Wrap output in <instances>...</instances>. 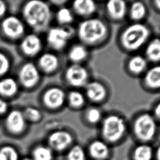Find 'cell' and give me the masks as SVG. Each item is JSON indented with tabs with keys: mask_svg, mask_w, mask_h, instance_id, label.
<instances>
[{
	"mask_svg": "<svg viewBox=\"0 0 160 160\" xmlns=\"http://www.w3.org/2000/svg\"><path fill=\"white\" fill-rule=\"evenodd\" d=\"M8 104L3 99H0V114H2L5 113L8 110Z\"/></svg>",
	"mask_w": 160,
	"mask_h": 160,
	"instance_id": "obj_34",
	"label": "cell"
},
{
	"mask_svg": "<svg viewBox=\"0 0 160 160\" xmlns=\"http://www.w3.org/2000/svg\"><path fill=\"white\" fill-rule=\"evenodd\" d=\"M65 77L69 84L75 87H80L87 84L88 72L86 69L81 65L74 64L67 69Z\"/></svg>",
	"mask_w": 160,
	"mask_h": 160,
	"instance_id": "obj_10",
	"label": "cell"
},
{
	"mask_svg": "<svg viewBox=\"0 0 160 160\" xmlns=\"http://www.w3.org/2000/svg\"><path fill=\"white\" fill-rule=\"evenodd\" d=\"M39 68L46 72H51L55 71L59 66L58 57L52 53H44L41 55L38 61Z\"/></svg>",
	"mask_w": 160,
	"mask_h": 160,
	"instance_id": "obj_17",
	"label": "cell"
},
{
	"mask_svg": "<svg viewBox=\"0 0 160 160\" xmlns=\"http://www.w3.org/2000/svg\"><path fill=\"white\" fill-rule=\"evenodd\" d=\"M65 99L64 92L59 88H51L44 94L42 100L46 106L50 109H57L61 107Z\"/></svg>",
	"mask_w": 160,
	"mask_h": 160,
	"instance_id": "obj_12",
	"label": "cell"
},
{
	"mask_svg": "<svg viewBox=\"0 0 160 160\" xmlns=\"http://www.w3.org/2000/svg\"><path fill=\"white\" fill-rule=\"evenodd\" d=\"M72 142L71 134L66 131L59 130L51 133L48 139V146L56 151H62L68 148Z\"/></svg>",
	"mask_w": 160,
	"mask_h": 160,
	"instance_id": "obj_11",
	"label": "cell"
},
{
	"mask_svg": "<svg viewBox=\"0 0 160 160\" xmlns=\"http://www.w3.org/2000/svg\"><path fill=\"white\" fill-rule=\"evenodd\" d=\"M72 7L76 13L81 16L92 14L96 10V4L91 0H78L73 2Z\"/></svg>",
	"mask_w": 160,
	"mask_h": 160,
	"instance_id": "obj_18",
	"label": "cell"
},
{
	"mask_svg": "<svg viewBox=\"0 0 160 160\" xmlns=\"http://www.w3.org/2000/svg\"><path fill=\"white\" fill-rule=\"evenodd\" d=\"M71 35L69 29L60 27L52 28L48 32L47 42L52 49L60 50L66 46Z\"/></svg>",
	"mask_w": 160,
	"mask_h": 160,
	"instance_id": "obj_6",
	"label": "cell"
},
{
	"mask_svg": "<svg viewBox=\"0 0 160 160\" xmlns=\"http://www.w3.org/2000/svg\"><path fill=\"white\" fill-rule=\"evenodd\" d=\"M125 130V122L123 119L118 116H109L102 122V135L106 139L110 142H114L121 139Z\"/></svg>",
	"mask_w": 160,
	"mask_h": 160,
	"instance_id": "obj_4",
	"label": "cell"
},
{
	"mask_svg": "<svg viewBox=\"0 0 160 160\" xmlns=\"http://www.w3.org/2000/svg\"><path fill=\"white\" fill-rule=\"evenodd\" d=\"M155 5L159 9H160V0H157V1H155Z\"/></svg>",
	"mask_w": 160,
	"mask_h": 160,
	"instance_id": "obj_38",
	"label": "cell"
},
{
	"mask_svg": "<svg viewBox=\"0 0 160 160\" xmlns=\"http://www.w3.org/2000/svg\"><path fill=\"white\" fill-rule=\"evenodd\" d=\"M23 115L26 120L32 122L39 121L41 118L40 111L33 107L26 108L24 111Z\"/></svg>",
	"mask_w": 160,
	"mask_h": 160,
	"instance_id": "obj_31",
	"label": "cell"
},
{
	"mask_svg": "<svg viewBox=\"0 0 160 160\" xmlns=\"http://www.w3.org/2000/svg\"><path fill=\"white\" fill-rule=\"evenodd\" d=\"M149 36V29L144 24L136 23L129 26L121 36L123 46L130 51L141 48Z\"/></svg>",
	"mask_w": 160,
	"mask_h": 160,
	"instance_id": "obj_3",
	"label": "cell"
},
{
	"mask_svg": "<svg viewBox=\"0 0 160 160\" xmlns=\"http://www.w3.org/2000/svg\"><path fill=\"white\" fill-rule=\"evenodd\" d=\"M152 156V149L147 144L137 146L133 153L134 160H151Z\"/></svg>",
	"mask_w": 160,
	"mask_h": 160,
	"instance_id": "obj_24",
	"label": "cell"
},
{
	"mask_svg": "<svg viewBox=\"0 0 160 160\" xmlns=\"http://www.w3.org/2000/svg\"><path fill=\"white\" fill-rule=\"evenodd\" d=\"M22 14L26 23L36 31L46 29L51 19L49 7L41 1L27 2L23 8Z\"/></svg>",
	"mask_w": 160,
	"mask_h": 160,
	"instance_id": "obj_1",
	"label": "cell"
},
{
	"mask_svg": "<svg viewBox=\"0 0 160 160\" xmlns=\"http://www.w3.org/2000/svg\"><path fill=\"white\" fill-rule=\"evenodd\" d=\"M107 32L104 23L98 19L85 20L79 24L78 34L84 43L92 44L102 40Z\"/></svg>",
	"mask_w": 160,
	"mask_h": 160,
	"instance_id": "obj_2",
	"label": "cell"
},
{
	"mask_svg": "<svg viewBox=\"0 0 160 160\" xmlns=\"http://www.w3.org/2000/svg\"><path fill=\"white\" fill-rule=\"evenodd\" d=\"M86 92L89 99L96 102L102 101L106 94L104 86L97 81H92L86 84Z\"/></svg>",
	"mask_w": 160,
	"mask_h": 160,
	"instance_id": "obj_14",
	"label": "cell"
},
{
	"mask_svg": "<svg viewBox=\"0 0 160 160\" xmlns=\"http://www.w3.org/2000/svg\"><path fill=\"white\" fill-rule=\"evenodd\" d=\"M7 7L4 1H0V17L2 16L6 12Z\"/></svg>",
	"mask_w": 160,
	"mask_h": 160,
	"instance_id": "obj_35",
	"label": "cell"
},
{
	"mask_svg": "<svg viewBox=\"0 0 160 160\" xmlns=\"http://www.w3.org/2000/svg\"><path fill=\"white\" fill-rule=\"evenodd\" d=\"M87 54L88 51L86 48L81 44L73 46L71 48L68 54L69 59L76 63L86 58Z\"/></svg>",
	"mask_w": 160,
	"mask_h": 160,
	"instance_id": "obj_23",
	"label": "cell"
},
{
	"mask_svg": "<svg viewBox=\"0 0 160 160\" xmlns=\"http://www.w3.org/2000/svg\"><path fill=\"white\" fill-rule=\"evenodd\" d=\"M144 82L149 88L157 89L160 88V65L154 66L149 69L144 76Z\"/></svg>",
	"mask_w": 160,
	"mask_h": 160,
	"instance_id": "obj_20",
	"label": "cell"
},
{
	"mask_svg": "<svg viewBox=\"0 0 160 160\" xmlns=\"http://www.w3.org/2000/svg\"><path fill=\"white\" fill-rule=\"evenodd\" d=\"M58 21L62 24H69L73 19V15L70 9L66 8H62L56 14Z\"/></svg>",
	"mask_w": 160,
	"mask_h": 160,
	"instance_id": "obj_28",
	"label": "cell"
},
{
	"mask_svg": "<svg viewBox=\"0 0 160 160\" xmlns=\"http://www.w3.org/2000/svg\"><path fill=\"white\" fill-rule=\"evenodd\" d=\"M146 55L151 61H160V39H154L148 44L146 49Z\"/></svg>",
	"mask_w": 160,
	"mask_h": 160,
	"instance_id": "obj_22",
	"label": "cell"
},
{
	"mask_svg": "<svg viewBox=\"0 0 160 160\" xmlns=\"http://www.w3.org/2000/svg\"><path fill=\"white\" fill-rule=\"evenodd\" d=\"M86 155L83 149L80 146H73L67 154V160H85Z\"/></svg>",
	"mask_w": 160,
	"mask_h": 160,
	"instance_id": "obj_29",
	"label": "cell"
},
{
	"mask_svg": "<svg viewBox=\"0 0 160 160\" xmlns=\"http://www.w3.org/2000/svg\"><path fill=\"white\" fill-rule=\"evenodd\" d=\"M10 68V61L8 56L0 52V77L6 74Z\"/></svg>",
	"mask_w": 160,
	"mask_h": 160,
	"instance_id": "obj_32",
	"label": "cell"
},
{
	"mask_svg": "<svg viewBox=\"0 0 160 160\" xmlns=\"http://www.w3.org/2000/svg\"><path fill=\"white\" fill-rule=\"evenodd\" d=\"M31 158L33 160H53V151L45 145H38L31 151Z\"/></svg>",
	"mask_w": 160,
	"mask_h": 160,
	"instance_id": "obj_21",
	"label": "cell"
},
{
	"mask_svg": "<svg viewBox=\"0 0 160 160\" xmlns=\"http://www.w3.org/2000/svg\"><path fill=\"white\" fill-rule=\"evenodd\" d=\"M42 43L39 36L34 34H30L25 36L22 40L20 48L22 52L28 56H34L41 51Z\"/></svg>",
	"mask_w": 160,
	"mask_h": 160,
	"instance_id": "obj_13",
	"label": "cell"
},
{
	"mask_svg": "<svg viewBox=\"0 0 160 160\" xmlns=\"http://www.w3.org/2000/svg\"><path fill=\"white\" fill-rule=\"evenodd\" d=\"M40 78L38 68L31 62L24 64L19 72V79L21 84L26 88H31L36 86Z\"/></svg>",
	"mask_w": 160,
	"mask_h": 160,
	"instance_id": "obj_8",
	"label": "cell"
},
{
	"mask_svg": "<svg viewBox=\"0 0 160 160\" xmlns=\"http://www.w3.org/2000/svg\"><path fill=\"white\" fill-rule=\"evenodd\" d=\"M101 117V112L96 108H91L89 109L86 114V118L88 121L91 123L98 122Z\"/></svg>",
	"mask_w": 160,
	"mask_h": 160,
	"instance_id": "obj_33",
	"label": "cell"
},
{
	"mask_svg": "<svg viewBox=\"0 0 160 160\" xmlns=\"http://www.w3.org/2000/svg\"><path fill=\"white\" fill-rule=\"evenodd\" d=\"M1 29L6 36L11 39L19 38L24 32L23 22L16 16L6 17L1 22Z\"/></svg>",
	"mask_w": 160,
	"mask_h": 160,
	"instance_id": "obj_7",
	"label": "cell"
},
{
	"mask_svg": "<svg viewBox=\"0 0 160 160\" xmlns=\"http://www.w3.org/2000/svg\"><path fill=\"white\" fill-rule=\"evenodd\" d=\"M146 14V7L141 2H134L130 8V16L134 20H139Z\"/></svg>",
	"mask_w": 160,
	"mask_h": 160,
	"instance_id": "obj_27",
	"label": "cell"
},
{
	"mask_svg": "<svg viewBox=\"0 0 160 160\" xmlns=\"http://www.w3.org/2000/svg\"><path fill=\"white\" fill-rule=\"evenodd\" d=\"M0 160H20L19 154L16 148L6 144L0 148Z\"/></svg>",
	"mask_w": 160,
	"mask_h": 160,
	"instance_id": "obj_25",
	"label": "cell"
},
{
	"mask_svg": "<svg viewBox=\"0 0 160 160\" xmlns=\"http://www.w3.org/2000/svg\"><path fill=\"white\" fill-rule=\"evenodd\" d=\"M20 160H33L31 157H25L24 158H22Z\"/></svg>",
	"mask_w": 160,
	"mask_h": 160,
	"instance_id": "obj_39",
	"label": "cell"
},
{
	"mask_svg": "<svg viewBox=\"0 0 160 160\" xmlns=\"http://www.w3.org/2000/svg\"><path fill=\"white\" fill-rule=\"evenodd\" d=\"M147 62L145 58L141 56H136L132 58L129 62V69L135 74L142 72L146 68Z\"/></svg>",
	"mask_w": 160,
	"mask_h": 160,
	"instance_id": "obj_26",
	"label": "cell"
},
{
	"mask_svg": "<svg viewBox=\"0 0 160 160\" xmlns=\"http://www.w3.org/2000/svg\"><path fill=\"white\" fill-rule=\"evenodd\" d=\"M156 159L157 160H160V146L158 148L157 151H156Z\"/></svg>",
	"mask_w": 160,
	"mask_h": 160,
	"instance_id": "obj_37",
	"label": "cell"
},
{
	"mask_svg": "<svg viewBox=\"0 0 160 160\" xmlns=\"http://www.w3.org/2000/svg\"><path fill=\"white\" fill-rule=\"evenodd\" d=\"M18 91V83L13 78H6L0 80V95L11 97L14 96Z\"/></svg>",
	"mask_w": 160,
	"mask_h": 160,
	"instance_id": "obj_19",
	"label": "cell"
},
{
	"mask_svg": "<svg viewBox=\"0 0 160 160\" xmlns=\"http://www.w3.org/2000/svg\"><path fill=\"white\" fill-rule=\"evenodd\" d=\"M154 114L155 116L160 120V102H159L155 107L154 108Z\"/></svg>",
	"mask_w": 160,
	"mask_h": 160,
	"instance_id": "obj_36",
	"label": "cell"
},
{
	"mask_svg": "<svg viewBox=\"0 0 160 160\" xmlns=\"http://www.w3.org/2000/svg\"><path fill=\"white\" fill-rule=\"evenodd\" d=\"M5 125L10 134L18 136L24 131L26 126V120L22 112L18 110H13L7 116Z\"/></svg>",
	"mask_w": 160,
	"mask_h": 160,
	"instance_id": "obj_9",
	"label": "cell"
},
{
	"mask_svg": "<svg viewBox=\"0 0 160 160\" xmlns=\"http://www.w3.org/2000/svg\"><path fill=\"white\" fill-rule=\"evenodd\" d=\"M156 124L153 117L149 114L139 116L134 123V132L136 136L144 141H150L156 133Z\"/></svg>",
	"mask_w": 160,
	"mask_h": 160,
	"instance_id": "obj_5",
	"label": "cell"
},
{
	"mask_svg": "<svg viewBox=\"0 0 160 160\" xmlns=\"http://www.w3.org/2000/svg\"><path fill=\"white\" fill-rule=\"evenodd\" d=\"M68 101L71 106L74 108L81 106L84 102V98L82 93L77 91H71L68 95Z\"/></svg>",
	"mask_w": 160,
	"mask_h": 160,
	"instance_id": "obj_30",
	"label": "cell"
},
{
	"mask_svg": "<svg viewBox=\"0 0 160 160\" xmlns=\"http://www.w3.org/2000/svg\"><path fill=\"white\" fill-rule=\"evenodd\" d=\"M90 155L97 160H103L109 156V149L107 144L102 141L96 140L91 143L89 147Z\"/></svg>",
	"mask_w": 160,
	"mask_h": 160,
	"instance_id": "obj_16",
	"label": "cell"
},
{
	"mask_svg": "<svg viewBox=\"0 0 160 160\" xmlns=\"http://www.w3.org/2000/svg\"><path fill=\"white\" fill-rule=\"evenodd\" d=\"M106 9L109 16L114 19H121L126 12V2L121 0H111L106 4Z\"/></svg>",
	"mask_w": 160,
	"mask_h": 160,
	"instance_id": "obj_15",
	"label": "cell"
}]
</instances>
